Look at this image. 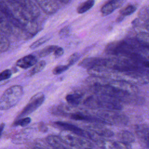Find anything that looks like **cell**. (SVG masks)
<instances>
[{
    "label": "cell",
    "mask_w": 149,
    "mask_h": 149,
    "mask_svg": "<svg viewBox=\"0 0 149 149\" xmlns=\"http://www.w3.org/2000/svg\"><path fill=\"white\" fill-rule=\"evenodd\" d=\"M84 104L91 108H103L105 110L120 111L122 106L117 100L105 95H97L88 97L84 102Z\"/></svg>",
    "instance_id": "cell-1"
},
{
    "label": "cell",
    "mask_w": 149,
    "mask_h": 149,
    "mask_svg": "<svg viewBox=\"0 0 149 149\" xmlns=\"http://www.w3.org/2000/svg\"><path fill=\"white\" fill-rule=\"evenodd\" d=\"M23 95L20 85H13L7 88L0 98V110H7L16 105Z\"/></svg>",
    "instance_id": "cell-2"
},
{
    "label": "cell",
    "mask_w": 149,
    "mask_h": 149,
    "mask_svg": "<svg viewBox=\"0 0 149 149\" xmlns=\"http://www.w3.org/2000/svg\"><path fill=\"white\" fill-rule=\"evenodd\" d=\"M59 137L65 144L77 149H92L93 148L92 143L86 138L69 131L62 130L59 133Z\"/></svg>",
    "instance_id": "cell-3"
},
{
    "label": "cell",
    "mask_w": 149,
    "mask_h": 149,
    "mask_svg": "<svg viewBox=\"0 0 149 149\" xmlns=\"http://www.w3.org/2000/svg\"><path fill=\"white\" fill-rule=\"evenodd\" d=\"M98 118L108 125H126L128 118L124 113L113 110H103L97 113Z\"/></svg>",
    "instance_id": "cell-4"
},
{
    "label": "cell",
    "mask_w": 149,
    "mask_h": 149,
    "mask_svg": "<svg viewBox=\"0 0 149 149\" xmlns=\"http://www.w3.org/2000/svg\"><path fill=\"white\" fill-rule=\"evenodd\" d=\"M45 100V95L42 93H38L30 99L27 105L23 108L17 116V119L24 118L39 108Z\"/></svg>",
    "instance_id": "cell-5"
},
{
    "label": "cell",
    "mask_w": 149,
    "mask_h": 149,
    "mask_svg": "<svg viewBox=\"0 0 149 149\" xmlns=\"http://www.w3.org/2000/svg\"><path fill=\"white\" fill-rule=\"evenodd\" d=\"M109 84L115 89L127 94H136L138 92V88L135 85L130 84L127 82L119 80H112L109 81Z\"/></svg>",
    "instance_id": "cell-6"
},
{
    "label": "cell",
    "mask_w": 149,
    "mask_h": 149,
    "mask_svg": "<svg viewBox=\"0 0 149 149\" xmlns=\"http://www.w3.org/2000/svg\"><path fill=\"white\" fill-rule=\"evenodd\" d=\"M107 63H108V59L91 57V58H84L79 63V65L80 66H81L83 68L89 70L91 68H93L97 66L107 67Z\"/></svg>",
    "instance_id": "cell-7"
},
{
    "label": "cell",
    "mask_w": 149,
    "mask_h": 149,
    "mask_svg": "<svg viewBox=\"0 0 149 149\" xmlns=\"http://www.w3.org/2000/svg\"><path fill=\"white\" fill-rule=\"evenodd\" d=\"M36 2L41 9L48 15H52L56 13L60 8L58 1H37Z\"/></svg>",
    "instance_id": "cell-8"
},
{
    "label": "cell",
    "mask_w": 149,
    "mask_h": 149,
    "mask_svg": "<svg viewBox=\"0 0 149 149\" xmlns=\"http://www.w3.org/2000/svg\"><path fill=\"white\" fill-rule=\"evenodd\" d=\"M54 124L57 127L62 128L63 130H66V131L74 133V134H76L80 136H81L85 138L87 137V134L86 131L80 129V127L73 124L67 123V122H60V121L55 122L54 123Z\"/></svg>",
    "instance_id": "cell-9"
},
{
    "label": "cell",
    "mask_w": 149,
    "mask_h": 149,
    "mask_svg": "<svg viewBox=\"0 0 149 149\" xmlns=\"http://www.w3.org/2000/svg\"><path fill=\"white\" fill-rule=\"evenodd\" d=\"M135 131L137 136L147 146H149V125L140 124L136 126Z\"/></svg>",
    "instance_id": "cell-10"
},
{
    "label": "cell",
    "mask_w": 149,
    "mask_h": 149,
    "mask_svg": "<svg viewBox=\"0 0 149 149\" xmlns=\"http://www.w3.org/2000/svg\"><path fill=\"white\" fill-rule=\"evenodd\" d=\"M37 62V59L33 55H27L19 59L16 63L17 66L26 69L34 66Z\"/></svg>",
    "instance_id": "cell-11"
},
{
    "label": "cell",
    "mask_w": 149,
    "mask_h": 149,
    "mask_svg": "<svg viewBox=\"0 0 149 149\" xmlns=\"http://www.w3.org/2000/svg\"><path fill=\"white\" fill-rule=\"evenodd\" d=\"M124 1L113 0L107 2L101 9V12L102 15L107 16L113 12L115 9L120 7Z\"/></svg>",
    "instance_id": "cell-12"
},
{
    "label": "cell",
    "mask_w": 149,
    "mask_h": 149,
    "mask_svg": "<svg viewBox=\"0 0 149 149\" xmlns=\"http://www.w3.org/2000/svg\"><path fill=\"white\" fill-rule=\"evenodd\" d=\"M46 141L54 149H69L65 146V143L59 136L49 135L47 137Z\"/></svg>",
    "instance_id": "cell-13"
},
{
    "label": "cell",
    "mask_w": 149,
    "mask_h": 149,
    "mask_svg": "<svg viewBox=\"0 0 149 149\" xmlns=\"http://www.w3.org/2000/svg\"><path fill=\"white\" fill-rule=\"evenodd\" d=\"M88 129L93 130V132H95L97 134L103 137H112L114 134L112 130L99 124L91 125L88 127Z\"/></svg>",
    "instance_id": "cell-14"
},
{
    "label": "cell",
    "mask_w": 149,
    "mask_h": 149,
    "mask_svg": "<svg viewBox=\"0 0 149 149\" xmlns=\"http://www.w3.org/2000/svg\"><path fill=\"white\" fill-rule=\"evenodd\" d=\"M70 118L76 120H85L88 122H98L99 123H104L99 118H96L88 115H86L80 112H74L71 113Z\"/></svg>",
    "instance_id": "cell-15"
},
{
    "label": "cell",
    "mask_w": 149,
    "mask_h": 149,
    "mask_svg": "<svg viewBox=\"0 0 149 149\" xmlns=\"http://www.w3.org/2000/svg\"><path fill=\"white\" fill-rule=\"evenodd\" d=\"M83 97V94L80 93L76 92L68 94L65 97L66 101L70 105L76 106L80 104Z\"/></svg>",
    "instance_id": "cell-16"
},
{
    "label": "cell",
    "mask_w": 149,
    "mask_h": 149,
    "mask_svg": "<svg viewBox=\"0 0 149 149\" xmlns=\"http://www.w3.org/2000/svg\"><path fill=\"white\" fill-rule=\"evenodd\" d=\"M118 136L120 141L129 144L133 143L135 140V137L133 133L127 130H122L119 132Z\"/></svg>",
    "instance_id": "cell-17"
},
{
    "label": "cell",
    "mask_w": 149,
    "mask_h": 149,
    "mask_svg": "<svg viewBox=\"0 0 149 149\" xmlns=\"http://www.w3.org/2000/svg\"><path fill=\"white\" fill-rule=\"evenodd\" d=\"M136 39L141 47L149 48V33H139L137 34Z\"/></svg>",
    "instance_id": "cell-18"
},
{
    "label": "cell",
    "mask_w": 149,
    "mask_h": 149,
    "mask_svg": "<svg viewBox=\"0 0 149 149\" xmlns=\"http://www.w3.org/2000/svg\"><path fill=\"white\" fill-rule=\"evenodd\" d=\"M94 1L88 0L80 3L77 8V12L78 13H84L90 10L94 5Z\"/></svg>",
    "instance_id": "cell-19"
},
{
    "label": "cell",
    "mask_w": 149,
    "mask_h": 149,
    "mask_svg": "<svg viewBox=\"0 0 149 149\" xmlns=\"http://www.w3.org/2000/svg\"><path fill=\"white\" fill-rule=\"evenodd\" d=\"M45 65H46V62L45 61H43V60L40 61L36 63V64L29 72L28 74L30 76H31V75H34L36 73H38L43 70Z\"/></svg>",
    "instance_id": "cell-20"
},
{
    "label": "cell",
    "mask_w": 149,
    "mask_h": 149,
    "mask_svg": "<svg viewBox=\"0 0 149 149\" xmlns=\"http://www.w3.org/2000/svg\"><path fill=\"white\" fill-rule=\"evenodd\" d=\"M50 112L57 115H66L68 114L67 109L63 105H57L52 107L50 110Z\"/></svg>",
    "instance_id": "cell-21"
},
{
    "label": "cell",
    "mask_w": 149,
    "mask_h": 149,
    "mask_svg": "<svg viewBox=\"0 0 149 149\" xmlns=\"http://www.w3.org/2000/svg\"><path fill=\"white\" fill-rule=\"evenodd\" d=\"M51 38V36H49V35H45V36L42 37L41 38L38 39L37 40L35 41L34 42H33L30 45V48L31 49H35V48H36L37 47H38L39 46L41 45L42 44H44L45 42H46Z\"/></svg>",
    "instance_id": "cell-22"
},
{
    "label": "cell",
    "mask_w": 149,
    "mask_h": 149,
    "mask_svg": "<svg viewBox=\"0 0 149 149\" xmlns=\"http://www.w3.org/2000/svg\"><path fill=\"white\" fill-rule=\"evenodd\" d=\"M58 46L54 45H50L48 46H47L46 47L42 49L38 53V55L40 57H44L49 54H51L52 52H54L55 49L57 48Z\"/></svg>",
    "instance_id": "cell-23"
},
{
    "label": "cell",
    "mask_w": 149,
    "mask_h": 149,
    "mask_svg": "<svg viewBox=\"0 0 149 149\" xmlns=\"http://www.w3.org/2000/svg\"><path fill=\"white\" fill-rule=\"evenodd\" d=\"M136 10V7L133 5H129L120 11V16L125 17L133 13Z\"/></svg>",
    "instance_id": "cell-24"
},
{
    "label": "cell",
    "mask_w": 149,
    "mask_h": 149,
    "mask_svg": "<svg viewBox=\"0 0 149 149\" xmlns=\"http://www.w3.org/2000/svg\"><path fill=\"white\" fill-rule=\"evenodd\" d=\"M102 149H118L115 141L105 139L100 146Z\"/></svg>",
    "instance_id": "cell-25"
},
{
    "label": "cell",
    "mask_w": 149,
    "mask_h": 149,
    "mask_svg": "<svg viewBox=\"0 0 149 149\" xmlns=\"http://www.w3.org/2000/svg\"><path fill=\"white\" fill-rule=\"evenodd\" d=\"M31 122V118L30 117H24L16 120L13 125L15 126H26L29 125Z\"/></svg>",
    "instance_id": "cell-26"
},
{
    "label": "cell",
    "mask_w": 149,
    "mask_h": 149,
    "mask_svg": "<svg viewBox=\"0 0 149 149\" xmlns=\"http://www.w3.org/2000/svg\"><path fill=\"white\" fill-rule=\"evenodd\" d=\"M80 58V55L78 52H74L72 54L68 60V66H70L73 65Z\"/></svg>",
    "instance_id": "cell-27"
},
{
    "label": "cell",
    "mask_w": 149,
    "mask_h": 149,
    "mask_svg": "<svg viewBox=\"0 0 149 149\" xmlns=\"http://www.w3.org/2000/svg\"><path fill=\"white\" fill-rule=\"evenodd\" d=\"M69 66L66 65H58L55 67L52 70V73L54 74H59L65 72L68 69Z\"/></svg>",
    "instance_id": "cell-28"
},
{
    "label": "cell",
    "mask_w": 149,
    "mask_h": 149,
    "mask_svg": "<svg viewBox=\"0 0 149 149\" xmlns=\"http://www.w3.org/2000/svg\"><path fill=\"white\" fill-rule=\"evenodd\" d=\"M12 74V72L10 69H5L0 73V81L9 79Z\"/></svg>",
    "instance_id": "cell-29"
},
{
    "label": "cell",
    "mask_w": 149,
    "mask_h": 149,
    "mask_svg": "<svg viewBox=\"0 0 149 149\" xmlns=\"http://www.w3.org/2000/svg\"><path fill=\"white\" fill-rule=\"evenodd\" d=\"M70 34V27L69 26H64L63 28H62L59 32V36L61 38H64L67 37Z\"/></svg>",
    "instance_id": "cell-30"
},
{
    "label": "cell",
    "mask_w": 149,
    "mask_h": 149,
    "mask_svg": "<svg viewBox=\"0 0 149 149\" xmlns=\"http://www.w3.org/2000/svg\"><path fill=\"white\" fill-rule=\"evenodd\" d=\"M118 149H132V146L129 143L122 142L120 141H115Z\"/></svg>",
    "instance_id": "cell-31"
},
{
    "label": "cell",
    "mask_w": 149,
    "mask_h": 149,
    "mask_svg": "<svg viewBox=\"0 0 149 149\" xmlns=\"http://www.w3.org/2000/svg\"><path fill=\"white\" fill-rule=\"evenodd\" d=\"M63 53H64L63 49L62 47H58V46L57 47V48L55 49V50L54 52V55L56 58L61 56L63 54Z\"/></svg>",
    "instance_id": "cell-32"
},
{
    "label": "cell",
    "mask_w": 149,
    "mask_h": 149,
    "mask_svg": "<svg viewBox=\"0 0 149 149\" xmlns=\"http://www.w3.org/2000/svg\"><path fill=\"white\" fill-rule=\"evenodd\" d=\"M39 129L41 131H42V132H45L47 130V127L45 126V125L43 123H40V125H39Z\"/></svg>",
    "instance_id": "cell-33"
},
{
    "label": "cell",
    "mask_w": 149,
    "mask_h": 149,
    "mask_svg": "<svg viewBox=\"0 0 149 149\" xmlns=\"http://www.w3.org/2000/svg\"><path fill=\"white\" fill-rule=\"evenodd\" d=\"M142 66H144L145 68H149V60H144L143 62H142Z\"/></svg>",
    "instance_id": "cell-34"
},
{
    "label": "cell",
    "mask_w": 149,
    "mask_h": 149,
    "mask_svg": "<svg viewBox=\"0 0 149 149\" xmlns=\"http://www.w3.org/2000/svg\"><path fill=\"white\" fill-rule=\"evenodd\" d=\"M5 126V124L4 123H2L0 124V137H1V136H2V134L3 130V129H4Z\"/></svg>",
    "instance_id": "cell-35"
},
{
    "label": "cell",
    "mask_w": 149,
    "mask_h": 149,
    "mask_svg": "<svg viewBox=\"0 0 149 149\" xmlns=\"http://www.w3.org/2000/svg\"><path fill=\"white\" fill-rule=\"evenodd\" d=\"M146 28L149 30V19H148V20L146 21Z\"/></svg>",
    "instance_id": "cell-36"
},
{
    "label": "cell",
    "mask_w": 149,
    "mask_h": 149,
    "mask_svg": "<svg viewBox=\"0 0 149 149\" xmlns=\"http://www.w3.org/2000/svg\"><path fill=\"white\" fill-rule=\"evenodd\" d=\"M33 149H43V148H42L41 147H35L33 148Z\"/></svg>",
    "instance_id": "cell-37"
}]
</instances>
